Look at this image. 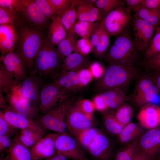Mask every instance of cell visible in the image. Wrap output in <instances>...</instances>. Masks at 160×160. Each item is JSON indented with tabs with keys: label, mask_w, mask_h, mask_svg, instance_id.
Wrapping results in <instances>:
<instances>
[{
	"label": "cell",
	"mask_w": 160,
	"mask_h": 160,
	"mask_svg": "<svg viewBox=\"0 0 160 160\" xmlns=\"http://www.w3.org/2000/svg\"><path fill=\"white\" fill-rule=\"evenodd\" d=\"M17 28L19 40L14 52L23 60L29 75H34V60L42 42L47 36L48 33L45 34V29H42L26 23Z\"/></svg>",
	"instance_id": "cell-1"
},
{
	"label": "cell",
	"mask_w": 160,
	"mask_h": 160,
	"mask_svg": "<svg viewBox=\"0 0 160 160\" xmlns=\"http://www.w3.org/2000/svg\"><path fill=\"white\" fill-rule=\"evenodd\" d=\"M139 56V51L133 42L130 23L115 39L106 56V60L109 64L134 67Z\"/></svg>",
	"instance_id": "cell-2"
},
{
	"label": "cell",
	"mask_w": 160,
	"mask_h": 160,
	"mask_svg": "<svg viewBox=\"0 0 160 160\" xmlns=\"http://www.w3.org/2000/svg\"><path fill=\"white\" fill-rule=\"evenodd\" d=\"M49 41L43 40L34 60V74L44 79H55L60 73L63 58Z\"/></svg>",
	"instance_id": "cell-3"
},
{
	"label": "cell",
	"mask_w": 160,
	"mask_h": 160,
	"mask_svg": "<svg viewBox=\"0 0 160 160\" xmlns=\"http://www.w3.org/2000/svg\"><path fill=\"white\" fill-rule=\"evenodd\" d=\"M139 71L135 66L109 64L96 84V89L100 93L115 89L124 90L137 76Z\"/></svg>",
	"instance_id": "cell-4"
},
{
	"label": "cell",
	"mask_w": 160,
	"mask_h": 160,
	"mask_svg": "<svg viewBox=\"0 0 160 160\" xmlns=\"http://www.w3.org/2000/svg\"><path fill=\"white\" fill-rule=\"evenodd\" d=\"M131 97L135 105L139 107L160 101L159 93L152 75L144 74L140 77Z\"/></svg>",
	"instance_id": "cell-5"
},
{
	"label": "cell",
	"mask_w": 160,
	"mask_h": 160,
	"mask_svg": "<svg viewBox=\"0 0 160 160\" xmlns=\"http://www.w3.org/2000/svg\"><path fill=\"white\" fill-rule=\"evenodd\" d=\"M75 101L74 97L71 96L41 116L39 122L45 128L60 133L65 132L66 115Z\"/></svg>",
	"instance_id": "cell-6"
},
{
	"label": "cell",
	"mask_w": 160,
	"mask_h": 160,
	"mask_svg": "<svg viewBox=\"0 0 160 160\" xmlns=\"http://www.w3.org/2000/svg\"><path fill=\"white\" fill-rule=\"evenodd\" d=\"M132 17L129 9L122 5L108 13L100 23L109 36L118 35L130 24Z\"/></svg>",
	"instance_id": "cell-7"
},
{
	"label": "cell",
	"mask_w": 160,
	"mask_h": 160,
	"mask_svg": "<svg viewBox=\"0 0 160 160\" xmlns=\"http://www.w3.org/2000/svg\"><path fill=\"white\" fill-rule=\"evenodd\" d=\"M67 92L52 82H44L40 90L39 108L44 114L71 96Z\"/></svg>",
	"instance_id": "cell-8"
},
{
	"label": "cell",
	"mask_w": 160,
	"mask_h": 160,
	"mask_svg": "<svg viewBox=\"0 0 160 160\" xmlns=\"http://www.w3.org/2000/svg\"><path fill=\"white\" fill-rule=\"evenodd\" d=\"M134 44L139 52L145 51L157 28L140 19L135 15L130 22Z\"/></svg>",
	"instance_id": "cell-9"
},
{
	"label": "cell",
	"mask_w": 160,
	"mask_h": 160,
	"mask_svg": "<svg viewBox=\"0 0 160 160\" xmlns=\"http://www.w3.org/2000/svg\"><path fill=\"white\" fill-rule=\"evenodd\" d=\"M79 100L75 101L71 106L65 118L67 129L77 139L80 132L92 127V116L82 111L80 106Z\"/></svg>",
	"instance_id": "cell-10"
},
{
	"label": "cell",
	"mask_w": 160,
	"mask_h": 160,
	"mask_svg": "<svg viewBox=\"0 0 160 160\" xmlns=\"http://www.w3.org/2000/svg\"><path fill=\"white\" fill-rule=\"evenodd\" d=\"M56 153L72 160H89L79 143L66 132L60 133L55 142Z\"/></svg>",
	"instance_id": "cell-11"
},
{
	"label": "cell",
	"mask_w": 160,
	"mask_h": 160,
	"mask_svg": "<svg viewBox=\"0 0 160 160\" xmlns=\"http://www.w3.org/2000/svg\"><path fill=\"white\" fill-rule=\"evenodd\" d=\"M140 151L149 160L156 159L160 153V127L145 132L139 138Z\"/></svg>",
	"instance_id": "cell-12"
},
{
	"label": "cell",
	"mask_w": 160,
	"mask_h": 160,
	"mask_svg": "<svg viewBox=\"0 0 160 160\" xmlns=\"http://www.w3.org/2000/svg\"><path fill=\"white\" fill-rule=\"evenodd\" d=\"M22 14L25 23L42 29L48 28L51 22L41 11L34 0H22Z\"/></svg>",
	"instance_id": "cell-13"
},
{
	"label": "cell",
	"mask_w": 160,
	"mask_h": 160,
	"mask_svg": "<svg viewBox=\"0 0 160 160\" xmlns=\"http://www.w3.org/2000/svg\"><path fill=\"white\" fill-rule=\"evenodd\" d=\"M60 133L48 134L41 138L30 149L32 160H40L55 155V142Z\"/></svg>",
	"instance_id": "cell-14"
},
{
	"label": "cell",
	"mask_w": 160,
	"mask_h": 160,
	"mask_svg": "<svg viewBox=\"0 0 160 160\" xmlns=\"http://www.w3.org/2000/svg\"><path fill=\"white\" fill-rule=\"evenodd\" d=\"M18 28L11 24H0V51L1 55L14 52L19 40Z\"/></svg>",
	"instance_id": "cell-15"
},
{
	"label": "cell",
	"mask_w": 160,
	"mask_h": 160,
	"mask_svg": "<svg viewBox=\"0 0 160 160\" xmlns=\"http://www.w3.org/2000/svg\"><path fill=\"white\" fill-rule=\"evenodd\" d=\"M0 59L6 69L17 80L20 82L28 76V70L23 60L15 52L1 55Z\"/></svg>",
	"instance_id": "cell-16"
},
{
	"label": "cell",
	"mask_w": 160,
	"mask_h": 160,
	"mask_svg": "<svg viewBox=\"0 0 160 160\" xmlns=\"http://www.w3.org/2000/svg\"><path fill=\"white\" fill-rule=\"evenodd\" d=\"M87 150L91 155L97 160H109L112 155L110 140L106 135L101 132L95 137Z\"/></svg>",
	"instance_id": "cell-17"
},
{
	"label": "cell",
	"mask_w": 160,
	"mask_h": 160,
	"mask_svg": "<svg viewBox=\"0 0 160 160\" xmlns=\"http://www.w3.org/2000/svg\"><path fill=\"white\" fill-rule=\"evenodd\" d=\"M44 82L43 79L34 74L28 76L21 83L25 98L34 105L39 106L40 90Z\"/></svg>",
	"instance_id": "cell-18"
},
{
	"label": "cell",
	"mask_w": 160,
	"mask_h": 160,
	"mask_svg": "<svg viewBox=\"0 0 160 160\" xmlns=\"http://www.w3.org/2000/svg\"><path fill=\"white\" fill-rule=\"evenodd\" d=\"M137 117L139 124L144 128L150 129L160 125V106L149 104L141 107Z\"/></svg>",
	"instance_id": "cell-19"
},
{
	"label": "cell",
	"mask_w": 160,
	"mask_h": 160,
	"mask_svg": "<svg viewBox=\"0 0 160 160\" xmlns=\"http://www.w3.org/2000/svg\"><path fill=\"white\" fill-rule=\"evenodd\" d=\"M3 114L6 119L16 129H30L43 135L46 133L45 128L39 122L25 118L9 110L3 112Z\"/></svg>",
	"instance_id": "cell-20"
},
{
	"label": "cell",
	"mask_w": 160,
	"mask_h": 160,
	"mask_svg": "<svg viewBox=\"0 0 160 160\" xmlns=\"http://www.w3.org/2000/svg\"><path fill=\"white\" fill-rule=\"evenodd\" d=\"M71 3L76 9L78 21L101 22L99 11L96 7L86 3L83 0H71Z\"/></svg>",
	"instance_id": "cell-21"
},
{
	"label": "cell",
	"mask_w": 160,
	"mask_h": 160,
	"mask_svg": "<svg viewBox=\"0 0 160 160\" xmlns=\"http://www.w3.org/2000/svg\"><path fill=\"white\" fill-rule=\"evenodd\" d=\"M91 64L89 58L86 55L75 52L63 59L60 72H78L81 69L89 67Z\"/></svg>",
	"instance_id": "cell-22"
},
{
	"label": "cell",
	"mask_w": 160,
	"mask_h": 160,
	"mask_svg": "<svg viewBox=\"0 0 160 160\" xmlns=\"http://www.w3.org/2000/svg\"><path fill=\"white\" fill-rule=\"evenodd\" d=\"M7 110L32 120L37 117L40 111L39 106L33 105L26 98L18 100L12 105H9Z\"/></svg>",
	"instance_id": "cell-23"
},
{
	"label": "cell",
	"mask_w": 160,
	"mask_h": 160,
	"mask_svg": "<svg viewBox=\"0 0 160 160\" xmlns=\"http://www.w3.org/2000/svg\"><path fill=\"white\" fill-rule=\"evenodd\" d=\"M140 124L130 123L125 125L118 135L121 143L127 145L139 139L145 132Z\"/></svg>",
	"instance_id": "cell-24"
},
{
	"label": "cell",
	"mask_w": 160,
	"mask_h": 160,
	"mask_svg": "<svg viewBox=\"0 0 160 160\" xmlns=\"http://www.w3.org/2000/svg\"><path fill=\"white\" fill-rule=\"evenodd\" d=\"M99 95L103 99L108 107L117 109L127 99L123 89H115L100 93Z\"/></svg>",
	"instance_id": "cell-25"
},
{
	"label": "cell",
	"mask_w": 160,
	"mask_h": 160,
	"mask_svg": "<svg viewBox=\"0 0 160 160\" xmlns=\"http://www.w3.org/2000/svg\"><path fill=\"white\" fill-rule=\"evenodd\" d=\"M48 28L47 38L54 45H57L67 33L58 16L52 20Z\"/></svg>",
	"instance_id": "cell-26"
},
{
	"label": "cell",
	"mask_w": 160,
	"mask_h": 160,
	"mask_svg": "<svg viewBox=\"0 0 160 160\" xmlns=\"http://www.w3.org/2000/svg\"><path fill=\"white\" fill-rule=\"evenodd\" d=\"M7 160H32L29 149L22 144L17 137L8 149Z\"/></svg>",
	"instance_id": "cell-27"
},
{
	"label": "cell",
	"mask_w": 160,
	"mask_h": 160,
	"mask_svg": "<svg viewBox=\"0 0 160 160\" xmlns=\"http://www.w3.org/2000/svg\"><path fill=\"white\" fill-rule=\"evenodd\" d=\"M25 23L21 12L0 7V24H11L18 28Z\"/></svg>",
	"instance_id": "cell-28"
},
{
	"label": "cell",
	"mask_w": 160,
	"mask_h": 160,
	"mask_svg": "<svg viewBox=\"0 0 160 160\" xmlns=\"http://www.w3.org/2000/svg\"><path fill=\"white\" fill-rule=\"evenodd\" d=\"M77 36L73 32H68L66 37L57 45V49L63 59L72 51L76 52Z\"/></svg>",
	"instance_id": "cell-29"
},
{
	"label": "cell",
	"mask_w": 160,
	"mask_h": 160,
	"mask_svg": "<svg viewBox=\"0 0 160 160\" xmlns=\"http://www.w3.org/2000/svg\"><path fill=\"white\" fill-rule=\"evenodd\" d=\"M135 15L156 28L160 24V7L150 9L142 7L135 13Z\"/></svg>",
	"instance_id": "cell-30"
},
{
	"label": "cell",
	"mask_w": 160,
	"mask_h": 160,
	"mask_svg": "<svg viewBox=\"0 0 160 160\" xmlns=\"http://www.w3.org/2000/svg\"><path fill=\"white\" fill-rule=\"evenodd\" d=\"M20 83L1 63L0 65V93H7L12 88L17 85Z\"/></svg>",
	"instance_id": "cell-31"
},
{
	"label": "cell",
	"mask_w": 160,
	"mask_h": 160,
	"mask_svg": "<svg viewBox=\"0 0 160 160\" xmlns=\"http://www.w3.org/2000/svg\"><path fill=\"white\" fill-rule=\"evenodd\" d=\"M64 27L68 32L73 31L74 26L77 19L76 10L71 3L68 7L58 15Z\"/></svg>",
	"instance_id": "cell-32"
},
{
	"label": "cell",
	"mask_w": 160,
	"mask_h": 160,
	"mask_svg": "<svg viewBox=\"0 0 160 160\" xmlns=\"http://www.w3.org/2000/svg\"><path fill=\"white\" fill-rule=\"evenodd\" d=\"M100 23L78 21L74 25L73 31L77 36L89 38L91 36Z\"/></svg>",
	"instance_id": "cell-33"
},
{
	"label": "cell",
	"mask_w": 160,
	"mask_h": 160,
	"mask_svg": "<svg viewBox=\"0 0 160 160\" xmlns=\"http://www.w3.org/2000/svg\"><path fill=\"white\" fill-rule=\"evenodd\" d=\"M139 139L126 145L116 154L115 160H133L139 151L138 142Z\"/></svg>",
	"instance_id": "cell-34"
},
{
	"label": "cell",
	"mask_w": 160,
	"mask_h": 160,
	"mask_svg": "<svg viewBox=\"0 0 160 160\" xmlns=\"http://www.w3.org/2000/svg\"><path fill=\"white\" fill-rule=\"evenodd\" d=\"M44 135L28 129H21L19 135L16 137L22 144L27 148L32 147Z\"/></svg>",
	"instance_id": "cell-35"
},
{
	"label": "cell",
	"mask_w": 160,
	"mask_h": 160,
	"mask_svg": "<svg viewBox=\"0 0 160 160\" xmlns=\"http://www.w3.org/2000/svg\"><path fill=\"white\" fill-rule=\"evenodd\" d=\"M160 54V27H157L150 44L145 51L143 61L150 60Z\"/></svg>",
	"instance_id": "cell-36"
},
{
	"label": "cell",
	"mask_w": 160,
	"mask_h": 160,
	"mask_svg": "<svg viewBox=\"0 0 160 160\" xmlns=\"http://www.w3.org/2000/svg\"><path fill=\"white\" fill-rule=\"evenodd\" d=\"M125 4L122 0H97L96 7L98 10L101 21L115 8Z\"/></svg>",
	"instance_id": "cell-37"
},
{
	"label": "cell",
	"mask_w": 160,
	"mask_h": 160,
	"mask_svg": "<svg viewBox=\"0 0 160 160\" xmlns=\"http://www.w3.org/2000/svg\"><path fill=\"white\" fill-rule=\"evenodd\" d=\"M103 121L107 130L113 135H119L125 126L118 121L114 114L112 112L106 113L105 114Z\"/></svg>",
	"instance_id": "cell-38"
},
{
	"label": "cell",
	"mask_w": 160,
	"mask_h": 160,
	"mask_svg": "<svg viewBox=\"0 0 160 160\" xmlns=\"http://www.w3.org/2000/svg\"><path fill=\"white\" fill-rule=\"evenodd\" d=\"M52 82L67 92L71 93L78 91L71 79L65 72H60Z\"/></svg>",
	"instance_id": "cell-39"
},
{
	"label": "cell",
	"mask_w": 160,
	"mask_h": 160,
	"mask_svg": "<svg viewBox=\"0 0 160 160\" xmlns=\"http://www.w3.org/2000/svg\"><path fill=\"white\" fill-rule=\"evenodd\" d=\"M114 114L118 121L125 126L131 123L133 111L130 105L124 103L117 109Z\"/></svg>",
	"instance_id": "cell-40"
},
{
	"label": "cell",
	"mask_w": 160,
	"mask_h": 160,
	"mask_svg": "<svg viewBox=\"0 0 160 160\" xmlns=\"http://www.w3.org/2000/svg\"><path fill=\"white\" fill-rule=\"evenodd\" d=\"M100 132L98 129L91 127L80 132L77 139L83 147L88 149L91 143Z\"/></svg>",
	"instance_id": "cell-41"
},
{
	"label": "cell",
	"mask_w": 160,
	"mask_h": 160,
	"mask_svg": "<svg viewBox=\"0 0 160 160\" xmlns=\"http://www.w3.org/2000/svg\"><path fill=\"white\" fill-rule=\"evenodd\" d=\"M102 27L99 41L93 51L95 55L98 57H101L104 55L110 43V36Z\"/></svg>",
	"instance_id": "cell-42"
},
{
	"label": "cell",
	"mask_w": 160,
	"mask_h": 160,
	"mask_svg": "<svg viewBox=\"0 0 160 160\" xmlns=\"http://www.w3.org/2000/svg\"><path fill=\"white\" fill-rule=\"evenodd\" d=\"M35 2L45 16L52 20L58 16L49 0H35Z\"/></svg>",
	"instance_id": "cell-43"
},
{
	"label": "cell",
	"mask_w": 160,
	"mask_h": 160,
	"mask_svg": "<svg viewBox=\"0 0 160 160\" xmlns=\"http://www.w3.org/2000/svg\"><path fill=\"white\" fill-rule=\"evenodd\" d=\"M76 52L86 55L94 51V47L89 38H83L77 40L76 43Z\"/></svg>",
	"instance_id": "cell-44"
},
{
	"label": "cell",
	"mask_w": 160,
	"mask_h": 160,
	"mask_svg": "<svg viewBox=\"0 0 160 160\" xmlns=\"http://www.w3.org/2000/svg\"><path fill=\"white\" fill-rule=\"evenodd\" d=\"M15 128L11 125L4 117L3 112H0V136H11L15 133Z\"/></svg>",
	"instance_id": "cell-45"
},
{
	"label": "cell",
	"mask_w": 160,
	"mask_h": 160,
	"mask_svg": "<svg viewBox=\"0 0 160 160\" xmlns=\"http://www.w3.org/2000/svg\"><path fill=\"white\" fill-rule=\"evenodd\" d=\"M142 65L147 70L155 71L160 70V54L153 58L146 61H143Z\"/></svg>",
	"instance_id": "cell-46"
},
{
	"label": "cell",
	"mask_w": 160,
	"mask_h": 160,
	"mask_svg": "<svg viewBox=\"0 0 160 160\" xmlns=\"http://www.w3.org/2000/svg\"><path fill=\"white\" fill-rule=\"evenodd\" d=\"M0 7L21 12L23 4L22 0H0Z\"/></svg>",
	"instance_id": "cell-47"
},
{
	"label": "cell",
	"mask_w": 160,
	"mask_h": 160,
	"mask_svg": "<svg viewBox=\"0 0 160 160\" xmlns=\"http://www.w3.org/2000/svg\"><path fill=\"white\" fill-rule=\"evenodd\" d=\"M71 1V0H49L57 15L68 7Z\"/></svg>",
	"instance_id": "cell-48"
},
{
	"label": "cell",
	"mask_w": 160,
	"mask_h": 160,
	"mask_svg": "<svg viewBox=\"0 0 160 160\" xmlns=\"http://www.w3.org/2000/svg\"><path fill=\"white\" fill-rule=\"evenodd\" d=\"M80 82L83 87L87 85L93 77L89 68L81 69L78 72Z\"/></svg>",
	"instance_id": "cell-49"
},
{
	"label": "cell",
	"mask_w": 160,
	"mask_h": 160,
	"mask_svg": "<svg viewBox=\"0 0 160 160\" xmlns=\"http://www.w3.org/2000/svg\"><path fill=\"white\" fill-rule=\"evenodd\" d=\"M79 105L82 111L86 115L92 116L95 109L93 101L88 99L79 100Z\"/></svg>",
	"instance_id": "cell-50"
},
{
	"label": "cell",
	"mask_w": 160,
	"mask_h": 160,
	"mask_svg": "<svg viewBox=\"0 0 160 160\" xmlns=\"http://www.w3.org/2000/svg\"><path fill=\"white\" fill-rule=\"evenodd\" d=\"M88 68L92 73L93 77L96 79L100 78L105 71L101 64L97 62L91 63Z\"/></svg>",
	"instance_id": "cell-51"
},
{
	"label": "cell",
	"mask_w": 160,
	"mask_h": 160,
	"mask_svg": "<svg viewBox=\"0 0 160 160\" xmlns=\"http://www.w3.org/2000/svg\"><path fill=\"white\" fill-rule=\"evenodd\" d=\"M143 0H125L127 8L130 12H136L143 7Z\"/></svg>",
	"instance_id": "cell-52"
},
{
	"label": "cell",
	"mask_w": 160,
	"mask_h": 160,
	"mask_svg": "<svg viewBox=\"0 0 160 160\" xmlns=\"http://www.w3.org/2000/svg\"><path fill=\"white\" fill-rule=\"evenodd\" d=\"M93 102L95 109L99 111L104 112L108 108L103 99L99 94L94 97Z\"/></svg>",
	"instance_id": "cell-53"
},
{
	"label": "cell",
	"mask_w": 160,
	"mask_h": 160,
	"mask_svg": "<svg viewBox=\"0 0 160 160\" xmlns=\"http://www.w3.org/2000/svg\"><path fill=\"white\" fill-rule=\"evenodd\" d=\"M65 72L71 78L74 85L78 91L83 87L80 82L78 72L71 71Z\"/></svg>",
	"instance_id": "cell-54"
},
{
	"label": "cell",
	"mask_w": 160,
	"mask_h": 160,
	"mask_svg": "<svg viewBox=\"0 0 160 160\" xmlns=\"http://www.w3.org/2000/svg\"><path fill=\"white\" fill-rule=\"evenodd\" d=\"M102 27L100 23L91 36V41L94 47V49L99 41Z\"/></svg>",
	"instance_id": "cell-55"
},
{
	"label": "cell",
	"mask_w": 160,
	"mask_h": 160,
	"mask_svg": "<svg viewBox=\"0 0 160 160\" xmlns=\"http://www.w3.org/2000/svg\"><path fill=\"white\" fill-rule=\"evenodd\" d=\"M12 141L10 136L7 135L0 136V151H1L9 148Z\"/></svg>",
	"instance_id": "cell-56"
},
{
	"label": "cell",
	"mask_w": 160,
	"mask_h": 160,
	"mask_svg": "<svg viewBox=\"0 0 160 160\" xmlns=\"http://www.w3.org/2000/svg\"><path fill=\"white\" fill-rule=\"evenodd\" d=\"M150 9L160 7V0H143V7Z\"/></svg>",
	"instance_id": "cell-57"
},
{
	"label": "cell",
	"mask_w": 160,
	"mask_h": 160,
	"mask_svg": "<svg viewBox=\"0 0 160 160\" xmlns=\"http://www.w3.org/2000/svg\"><path fill=\"white\" fill-rule=\"evenodd\" d=\"M153 71L155 73L152 76L154 78L160 96V70Z\"/></svg>",
	"instance_id": "cell-58"
},
{
	"label": "cell",
	"mask_w": 160,
	"mask_h": 160,
	"mask_svg": "<svg viewBox=\"0 0 160 160\" xmlns=\"http://www.w3.org/2000/svg\"><path fill=\"white\" fill-rule=\"evenodd\" d=\"M67 159L63 156L56 154L52 156L45 159L44 160H68Z\"/></svg>",
	"instance_id": "cell-59"
},
{
	"label": "cell",
	"mask_w": 160,
	"mask_h": 160,
	"mask_svg": "<svg viewBox=\"0 0 160 160\" xmlns=\"http://www.w3.org/2000/svg\"><path fill=\"white\" fill-rule=\"evenodd\" d=\"M133 160H149L139 150L135 156Z\"/></svg>",
	"instance_id": "cell-60"
},
{
	"label": "cell",
	"mask_w": 160,
	"mask_h": 160,
	"mask_svg": "<svg viewBox=\"0 0 160 160\" xmlns=\"http://www.w3.org/2000/svg\"><path fill=\"white\" fill-rule=\"evenodd\" d=\"M83 1L88 4L95 7H96V4L97 0H83Z\"/></svg>",
	"instance_id": "cell-61"
},
{
	"label": "cell",
	"mask_w": 160,
	"mask_h": 160,
	"mask_svg": "<svg viewBox=\"0 0 160 160\" xmlns=\"http://www.w3.org/2000/svg\"><path fill=\"white\" fill-rule=\"evenodd\" d=\"M156 159L157 160H160V153L157 155Z\"/></svg>",
	"instance_id": "cell-62"
}]
</instances>
